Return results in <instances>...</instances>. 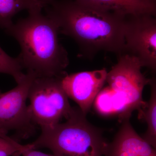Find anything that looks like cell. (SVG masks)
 Here are the masks:
<instances>
[{"instance_id": "cell-2", "label": "cell", "mask_w": 156, "mask_h": 156, "mask_svg": "<svg viewBox=\"0 0 156 156\" xmlns=\"http://www.w3.org/2000/svg\"><path fill=\"white\" fill-rule=\"evenodd\" d=\"M42 8L28 11V15L5 30L20 46L17 56L23 69L37 77H59L66 73L68 55L58 39L56 23L42 14Z\"/></svg>"}, {"instance_id": "cell-5", "label": "cell", "mask_w": 156, "mask_h": 156, "mask_svg": "<svg viewBox=\"0 0 156 156\" xmlns=\"http://www.w3.org/2000/svg\"><path fill=\"white\" fill-rule=\"evenodd\" d=\"M61 77H36L30 88L31 118L41 129L53 127L63 118L67 119L73 110L62 85Z\"/></svg>"}, {"instance_id": "cell-10", "label": "cell", "mask_w": 156, "mask_h": 156, "mask_svg": "<svg viewBox=\"0 0 156 156\" xmlns=\"http://www.w3.org/2000/svg\"><path fill=\"white\" fill-rule=\"evenodd\" d=\"M125 16L141 14L155 16L156 0H76Z\"/></svg>"}, {"instance_id": "cell-7", "label": "cell", "mask_w": 156, "mask_h": 156, "mask_svg": "<svg viewBox=\"0 0 156 156\" xmlns=\"http://www.w3.org/2000/svg\"><path fill=\"white\" fill-rule=\"evenodd\" d=\"M150 14L126 17V53L139 60L142 67L156 69V20Z\"/></svg>"}, {"instance_id": "cell-14", "label": "cell", "mask_w": 156, "mask_h": 156, "mask_svg": "<svg viewBox=\"0 0 156 156\" xmlns=\"http://www.w3.org/2000/svg\"><path fill=\"white\" fill-rule=\"evenodd\" d=\"M22 145L7 135H0V156H19L28 147Z\"/></svg>"}, {"instance_id": "cell-8", "label": "cell", "mask_w": 156, "mask_h": 156, "mask_svg": "<svg viewBox=\"0 0 156 156\" xmlns=\"http://www.w3.org/2000/svg\"><path fill=\"white\" fill-rule=\"evenodd\" d=\"M105 69L68 74L61 77L62 85L69 98L74 101L86 115L106 82Z\"/></svg>"}, {"instance_id": "cell-9", "label": "cell", "mask_w": 156, "mask_h": 156, "mask_svg": "<svg viewBox=\"0 0 156 156\" xmlns=\"http://www.w3.org/2000/svg\"><path fill=\"white\" fill-rule=\"evenodd\" d=\"M105 156H156V149L136 133L128 119L108 144Z\"/></svg>"}, {"instance_id": "cell-6", "label": "cell", "mask_w": 156, "mask_h": 156, "mask_svg": "<svg viewBox=\"0 0 156 156\" xmlns=\"http://www.w3.org/2000/svg\"><path fill=\"white\" fill-rule=\"evenodd\" d=\"M36 77L33 73L27 72L14 89L4 93L0 90V135L14 131L17 137L27 139L34 134L35 125L27 101L31 85Z\"/></svg>"}, {"instance_id": "cell-11", "label": "cell", "mask_w": 156, "mask_h": 156, "mask_svg": "<svg viewBox=\"0 0 156 156\" xmlns=\"http://www.w3.org/2000/svg\"><path fill=\"white\" fill-rule=\"evenodd\" d=\"M44 0H0V28H9L13 24L12 18L23 10L44 9Z\"/></svg>"}, {"instance_id": "cell-12", "label": "cell", "mask_w": 156, "mask_h": 156, "mask_svg": "<svg viewBox=\"0 0 156 156\" xmlns=\"http://www.w3.org/2000/svg\"><path fill=\"white\" fill-rule=\"evenodd\" d=\"M151 97L139 113L147 125V130L143 136L146 141L155 149L156 147V84L155 79H150Z\"/></svg>"}, {"instance_id": "cell-13", "label": "cell", "mask_w": 156, "mask_h": 156, "mask_svg": "<svg viewBox=\"0 0 156 156\" xmlns=\"http://www.w3.org/2000/svg\"><path fill=\"white\" fill-rule=\"evenodd\" d=\"M23 69L18 57H11L0 47V73L12 76L17 84L25 76V74L22 72Z\"/></svg>"}, {"instance_id": "cell-1", "label": "cell", "mask_w": 156, "mask_h": 156, "mask_svg": "<svg viewBox=\"0 0 156 156\" xmlns=\"http://www.w3.org/2000/svg\"><path fill=\"white\" fill-rule=\"evenodd\" d=\"M44 1L46 15L56 23L59 33L73 38L84 53H126L127 16L76 0Z\"/></svg>"}, {"instance_id": "cell-15", "label": "cell", "mask_w": 156, "mask_h": 156, "mask_svg": "<svg viewBox=\"0 0 156 156\" xmlns=\"http://www.w3.org/2000/svg\"><path fill=\"white\" fill-rule=\"evenodd\" d=\"M28 147L27 148L24 150L22 152L21 155L23 156H58L52 154H48L41 152L36 150L31 149L29 144H28Z\"/></svg>"}, {"instance_id": "cell-4", "label": "cell", "mask_w": 156, "mask_h": 156, "mask_svg": "<svg viewBox=\"0 0 156 156\" xmlns=\"http://www.w3.org/2000/svg\"><path fill=\"white\" fill-rule=\"evenodd\" d=\"M142 65L134 56L127 53L119 55L118 61L108 73V87L101 89L99 95L104 107L110 116L117 115L122 121L130 119L132 112L139 113L147 102L142 92L149 84L141 72Z\"/></svg>"}, {"instance_id": "cell-3", "label": "cell", "mask_w": 156, "mask_h": 156, "mask_svg": "<svg viewBox=\"0 0 156 156\" xmlns=\"http://www.w3.org/2000/svg\"><path fill=\"white\" fill-rule=\"evenodd\" d=\"M86 115L74 108L66 122L42 129L39 137L29 144L31 148H48L58 156H105L108 144Z\"/></svg>"}]
</instances>
